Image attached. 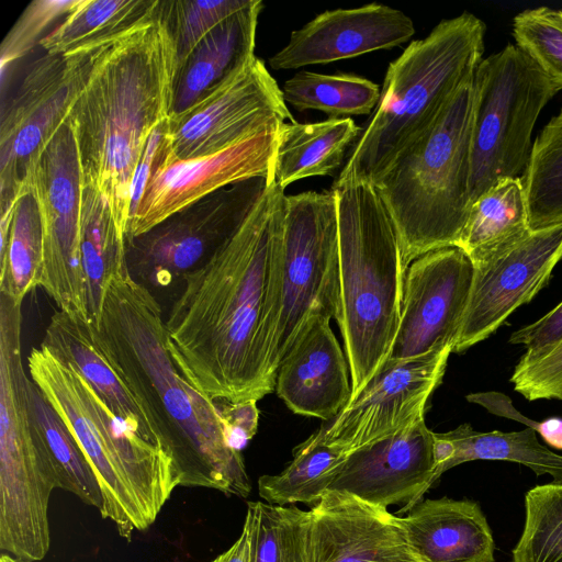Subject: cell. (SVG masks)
Instances as JSON below:
<instances>
[{
	"label": "cell",
	"instance_id": "obj_1",
	"mask_svg": "<svg viewBox=\"0 0 562 562\" xmlns=\"http://www.w3.org/2000/svg\"><path fill=\"white\" fill-rule=\"evenodd\" d=\"M284 196L272 178L234 233L183 276L165 321L179 371L215 403L258 402L274 389L269 350Z\"/></svg>",
	"mask_w": 562,
	"mask_h": 562
},
{
	"label": "cell",
	"instance_id": "obj_2",
	"mask_svg": "<svg viewBox=\"0 0 562 562\" xmlns=\"http://www.w3.org/2000/svg\"><path fill=\"white\" fill-rule=\"evenodd\" d=\"M158 5L126 31L71 52L78 59V92L69 120L82 186L102 194L124 234L137 164L173 104L178 55Z\"/></svg>",
	"mask_w": 562,
	"mask_h": 562
},
{
	"label": "cell",
	"instance_id": "obj_3",
	"mask_svg": "<svg viewBox=\"0 0 562 562\" xmlns=\"http://www.w3.org/2000/svg\"><path fill=\"white\" fill-rule=\"evenodd\" d=\"M132 392L171 453L180 486L246 498L251 482L218 405L179 371L168 351L161 306L130 267L110 281L98 328Z\"/></svg>",
	"mask_w": 562,
	"mask_h": 562
},
{
	"label": "cell",
	"instance_id": "obj_4",
	"mask_svg": "<svg viewBox=\"0 0 562 562\" xmlns=\"http://www.w3.org/2000/svg\"><path fill=\"white\" fill-rule=\"evenodd\" d=\"M27 370L87 457L101 488L102 518L128 541L148 529L180 486L173 458L130 430L72 364L42 344L31 349Z\"/></svg>",
	"mask_w": 562,
	"mask_h": 562
},
{
	"label": "cell",
	"instance_id": "obj_5",
	"mask_svg": "<svg viewBox=\"0 0 562 562\" xmlns=\"http://www.w3.org/2000/svg\"><path fill=\"white\" fill-rule=\"evenodd\" d=\"M485 24L474 14L440 21L390 63L378 106L331 188L375 187L396 159L439 119L473 78Z\"/></svg>",
	"mask_w": 562,
	"mask_h": 562
},
{
	"label": "cell",
	"instance_id": "obj_6",
	"mask_svg": "<svg viewBox=\"0 0 562 562\" xmlns=\"http://www.w3.org/2000/svg\"><path fill=\"white\" fill-rule=\"evenodd\" d=\"M331 190L337 196L339 231L335 319L349 366L351 400L389 357L398 328L406 269L393 222L375 187Z\"/></svg>",
	"mask_w": 562,
	"mask_h": 562
},
{
	"label": "cell",
	"instance_id": "obj_7",
	"mask_svg": "<svg viewBox=\"0 0 562 562\" xmlns=\"http://www.w3.org/2000/svg\"><path fill=\"white\" fill-rule=\"evenodd\" d=\"M472 109L473 78L375 186L405 269L426 252L458 245L471 207Z\"/></svg>",
	"mask_w": 562,
	"mask_h": 562
},
{
	"label": "cell",
	"instance_id": "obj_8",
	"mask_svg": "<svg viewBox=\"0 0 562 562\" xmlns=\"http://www.w3.org/2000/svg\"><path fill=\"white\" fill-rule=\"evenodd\" d=\"M21 327L0 330V550L23 562L50 547L48 505L59 480L32 417Z\"/></svg>",
	"mask_w": 562,
	"mask_h": 562
},
{
	"label": "cell",
	"instance_id": "obj_9",
	"mask_svg": "<svg viewBox=\"0 0 562 562\" xmlns=\"http://www.w3.org/2000/svg\"><path fill=\"white\" fill-rule=\"evenodd\" d=\"M560 89L516 44L482 59L473 77L470 200L524 173L531 134Z\"/></svg>",
	"mask_w": 562,
	"mask_h": 562
},
{
	"label": "cell",
	"instance_id": "obj_10",
	"mask_svg": "<svg viewBox=\"0 0 562 562\" xmlns=\"http://www.w3.org/2000/svg\"><path fill=\"white\" fill-rule=\"evenodd\" d=\"M339 291V231L336 193L307 191L284 196L277 316L269 368L278 367L315 312L335 318Z\"/></svg>",
	"mask_w": 562,
	"mask_h": 562
},
{
	"label": "cell",
	"instance_id": "obj_11",
	"mask_svg": "<svg viewBox=\"0 0 562 562\" xmlns=\"http://www.w3.org/2000/svg\"><path fill=\"white\" fill-rule=\"evenodd\" d=\"M30 188L42 225L40 286L59 311L90 323L80 251L82 171L69 116L41 155Z\"/></svg>",
	"mask_w": 562,
	"mask_h": 562
},
{
	"label": "cell",
	"instance_id": "obj_12",
	"mask_svg": "<svg viewBox=\"0 0 562 562\" xmlns=\"http://www.w3.org/2000/svg\"><path fill=\"white\" fill-rule=\"evenodd\" d=\"M273 170L225 187L127 244L144 281L167 288L202 263L238 227L267 191Z\"/></svg>",
	"mask_w": 562,
	"mask_h": 562
},
{
	"label": "cell",
	"instance_id": "obj_13",
	"mask_svg": "<svg viewBox=\"0 0 562 562\" xmlns=\"http://www.w3.org/2000/svg\"><path fill=\"white\" fill-rule=\"evenodd\" d=\"M78 92L75 53L35 60L1 115L0 211L30 188L41 155L66 122Z\"/></svg>",
	"mask_w": 562,
	"mask_h": 562
},
{
	"label": "cell",
	"instance_id": "obj_14",
	"mask_svg": "<svg viewBox=\"0 0 562 562\" xmlns=\"http://www.w3.org/2000/svg\"><path fill=\"white\" fill-rule=\"evenodd\" d=\"M294 122L281 88L262 59L254 57L237 75L177 119H169L165 159L188 160L223 150L259 133Z\"/></svg>",
	"mask_w": 562,
	"mask_h": 562
},
{
	"label": "cell",
	"instance_id": "obj_15",
	"mask_svg": "<svg viewBox=\"0 0 562 562\" xmlns=\"http://www.w3.org/2000/svg\"><path fill=\"white\" fill-rule=\"evenodd\" d=\"M450 348L386 360L362 391L319 430L347 453L425 419L427 401L440 384Z\"/></svg>",
	"mask_w": 562,
	"mask_h": 562
},
{
	"label": "cell",
	"instance_id": "obj_16",
	"mask_svg": "<svg viewBox=\"0 0 562 562\" xmlns=\"http://www.w3.org/2000/svg\"><path fill=\"white\" fill-rule=\"evenodd\" d=\"M562 259V224L531 231L486 261L473 265L467 308L452 352H463L495 333L543 289Z\"/></svg>",
	"mask_w": 562,
	"mask_h": 562
},
{
	"label": "cell",
	"instance_id": "obj_17",
	"mask_svg": "<svg viewBox=\"0 0 562 562\" xmlns=\"http://www.w3.org/2000/svg\"><path fill=\"white\" fill-rule=\"evenodd\" d=\"M472 277V261L457 246L431 250L412 261L406 269L397 333L386 360L412 359L446 348L452 351Z\"/></svg>",
	"mask_w": 562,
	"mask_h": 562
},
{
	"label": "cell",
	"instance_id": "obj_18",
	"mask_svg": "<svg viewBox=\"0 0 562 562\" xmlns=\"http://www.w3.org/2000/svg\"><path fill=\"white\" fill-rule=\"evenodd\" d=\"M278 130H269L217 153L159 162L128 221L126 243L212 193L273 170ZM166 157V156H165Z\"/></svg>",
	"mask_w": 562,
	"mask_h": 562
},
{
	"label": "cell",
	"instance_id": "obj_19",
	"mask_svg": "<svg viewBox=\"0 0 562 562\" xmlns=\"http://www.w3.org/2000/svg\"><path fill=\"white\" fill-rule=\"evenodd\" d=\"M435 471L434 432L422 419L350 451L329 491L382 508L401 504L404 514L434 485Z\"/></svg>",
	"mask_w": 562,
	"mask_h": 562
},
{
	"label": "cell",
	"instance_id": "obj_20",
	"mask_svg": "<svg viewBox=\"0 0 562 562\" xmlns=\"http://www.w3.org/2000/svg\"><path fill=\"white\" fill-rule=\"evenodd\" d=\"M307 513L306 562H423L387 508L328 491Z\"/></svg>",
	"mask_w": 562,
	"mask_h": 562
},
{
	"label": "cell",
	"instance_id": "obj_21",
	"mask_svg": "<svg viewBox=\"0 0 562 562\" xmlns=\"http://www.w3.org/2000/svg\"><path fill=\"white\" fill-rule=\"evenodd\" d=\"M414 34L408 15L382 3L327 10L293 31L288 44L268 63L276 70L329 64L397 47Z\"/></svg>",
	"mask_w": 562,
	"mask_h": 562
},
{
	"label": "cell",
	"instance_id": "obj_22",
	"mask_svg": "<svg viewBox=\"0 0 562 562\" xmlns=\"http://www.w3.org/2000/svg\"><path fill=\"white\" fill-rule=\"evenodd\" d=\"M333 317L313 313L282 358L276 375L278 396L295 414L331 420L348 404L349 366L330 327Z\"/></svg>",
	"mask_w": 562,
	"mask_h": 562
},
{
	"label": "cell",
	"instance_id": "obj_23",
	"mask_svg": "<svg viewBox=\"0 0 562 562\" xmlns=\"http://www.w3.org/2000/svg\"><path fill=\"white\" fill-rule=\"evenodd\" d=\"M41 344L72 364L130 430L171 456L155 422L132 392L93 324L58 310L50 316Z\"/></svg>",
	"mask_w": 562,
	"mask_h": 562
},
{
	"label": "cell",
	"instance_id": "obj_24",
	"mask_svg": "<svg viewBox=\"0 0 562 562\" xmlns=\"http://www.w3.org/2000/svg\"><path fill=\"white\" fill-rule=\"evenodd\" d=\"M398 521L423 562H495L492 530L476 502L422 499Z\"/></svg>",
	"mask_w": 562,
	"mask_h": 562
},
{
	"label": "cell",
	"instance_id": "obj_25",
	"mask_svg": "<svg viewBox=\"0 0 562 562\" xmlns=\"http://www.w3.org/2000/svg\"><path fill=\"white\" fill-rule=\"evenodd\" d=\"M261 9V0H251L246 8L216 25L194 47L178 69L169 119L188 112L255 57Z\"/></svg>",
	"mask_w": 562,
	"mask_h": 562
},
{
	"label": "cell",
	"instance_id": "obj_26",
	"mask_svg": "<svg viewBox=\"0 0 562 562\" xmlns=\"http://www.w3.org/2000/svg\"><path fill=\"white\" fill-rule=\"evenodd\" d=\"M361 128L351 117L283 123L278 130L273 178L283 190L294 181L331 175Z\"/></svg>",
	"mask_w": 562,
	"mask_h": 562
},
{
	"label": "cell",
	"instance_id": "obj_27",
	"mask_svg": "<svg viewBox=\"0 0 562 562\" xmlns=\"http://www.w3.org/2000/svg\"><path fill=\"white\" fill-rule=\"evenodd\" d=\"M80 251L89 321L99 328L108 285L128 260L125 234L92 186H82Z\"/></svg>",
	"mask_w": 562,
	"mask_h": 562
},
{
	"label": "cell",
	"instance_id": "obj_28",
	"mask_svg": "<svg viewBox=\"0 0 562 562\" xmlns=\"http://www.w3.org/2000/svg\"><path fill=\"white\" fill-rule=\"evenodd\" d=\"M531 232L521 178H506L471 205L457 247L473 265L486 261Z\"/></svg>",
	"mask_w": 562,
	"mask_h": 562
},
{
	"label": "cell",
	"instance_id": "obj_29",
	"mask_svg": "<svg viewBox=\"0 0 562 562\" xmlns=\"http://www.w3.org/2000/svg\"><path fill=\"white\" fill-rule=\"evenodd\" d=\"M0 293L23 302L41 285L43 236L38 206L31 188L1 211Z\"/></svg>",
	"mask_w": 562,
	"mask_h": 562
},
{
	"label": "cell",
	"instance_id": "obj_30",
	"mask_svg": "<svg viewBox=\"0 0 562 562\" xmlns=\"http://www.w3.org/2000/svg\"><path fill=\"white\" fill-rule=\"evenodd\" d=\"M347 454L318 429L295 448L293 459L280 473L258 479L259 496L273 505L301 503L312 507L329 491Z\"/></svg>",
	"mask_w": 562,
	"mask_h": 562
},
{
	"label": "cell",
	"instance_id": "obj_31",
	"mask_svg": "<svg viewBox=\"0 0 562 562\" xmlns=\"http://www.w3.org/2000/svg\"><path fill=\"white\" fill-rule=\"evenodd\" d=\"M442 436L452 449L443 472L469 461L499 460L519 463L537 475H550L553 483L562 484V456L540 443L531 427L509 432H480L463 424Z\"/></svg>",
	"mask_w": 562,
	"mask_h": 562
},
{
	"label": "cell",
	"instance_id": "obj_32",
	"mask_svg": "<svg viewBox=\"0 0 562 562\" xmlns=\"http://www.w3.org/2000/svg\"><path fill=\"white\" fill-rule=\"evenodd\" d=\"M159 0H80L38 42L48 55H66L110 38L148 18Z\"/></svg>",
	"mask_w": 562,
	"mask_h": 562
},
{
	"label": "cell",
	"instance_id": "obj_33",
	"mask_svg": "<svg viewBox=\"0 0 562 562\" xmlns=\"http://www.w3.org/2000/svg\"><path fill=\"white\" fill-rule=\"evenodd\" d=\"M29 392L33 422L56 470L59 488L101 512V488L77 439L32 379Z\"/></svg>",
	"mask_w": 562,
	"mask_h": 562
},
{
	"label": "cell",
	"instance_id": "obj_34",
	"mask_svg": "<svg viewBox=\"0 0 562 562\" xmlns=\"http://www.w3.org/2000/svg\"><path fill=\"white\" fill-rule=\"evenodd\" d=\"M285 103L297 111L318 110L329 119L370 114L381 98L375 82L356 75L299 71L281 89Z\"/></svg>",
	"mask_w": 562,
	"mask_h": 562
},
{
	"label": "cell",
	"instance_id": "obj_35",
	"mask_svg": "<svg viewBox=\"0 0 562 562\" xmlns=\"http://www.w3.org/2000/svg\"><path fill=\"white\" fill-rule=\"evenodd\" d=\"M521 180L531 231L562 224V110L537 137Z\"/></svg>",
	"mask_w": 562,
	"mask_h": 562
},
{
	"label": "cell",
	"instance_id": "obj_36",
	"mask_svg": "<svg viewBox=\"0 0 562 562\" xmlns=\"http://www.w3.org/2000/svg\"><path fill=\"white\" fill-rule=\"evenodd\" d=\"M307 510L255 501L247 503L252 562H306Z\"/></svg>",
	"mask_w": 562,
	"mask_h": 562
},
{
	"label": "cell",
	"instance_id": "obj_37",
	"mask_svg": "<svg viewBox=\"0 0 562 562\" xmlns=\"http://www.w3.org/2000/svg\"><path fill=\"white\" fill-rule=\"evenodd\" d=\"M512 562H562V484L537 485L525 495V522Z\"/></svg>",
	"mask_w": 562,
	"mask_h": 562
},
{
	"label": "cell",
	"instance_id": "obj_38",
	"mask_svg": "<svg viewBox=\"0 0 562 562\" xmlns=\"http://www.w3.org/2000/svg\"><path fill=\"white\" fill-rule=\"evenodd\" d=\"M251 0L159 1L158 11L175 40L178 69L201 40L221 22L246 8Z\"/></svg>",
	"mask_w": 562,
	"mask_h": 562
},
{
	"label": "cell",
	"instance_id": "obj_39",
	"mask_svg": "<svg viewBox=\"0 0 562 562\" xmlns=\"http://www.w3.org/2000/svg\"><path fill=\"white\" fill-rule=\"evenodd\" d=\"M513 35L516 45L562 89V9L521 11L514 18Z\"/></svg>",
	"mask_w": 562,
	"mask_h": 562
},
{
	"label": "cell",
	"instance_id": "obj_40",
	"mask_svg": "<svg viewBox=\"0 0 562 562\" xmlns=\"http://www.w3.org/2000/svg\"><path fill=\"white\" fill-rule=\"evenodd\" d=\"M80 0H34L23 10L4 36L0 47L1 70L26 55L38 42L40 35L61 15L70 13Z\"/></svg>",
	"mask_w": 562,
	"mask_h": 562
},
{
	"label": "cell",
	"instance_id": "obj_41",
	"mask_svg": "<svg viewBox=\"0 0 562 562\" xmlns=\"http://www.w3.org/2000/svg\"><path fill=\"white\" fill-rule=\"evenodd\" d=\"M528 401L562 400V340L530 359H519L510 376Z\"/></svg>",
	"mask_w": 562,
	"mask_h": 562
},
{
	"label": "cell",
	"instance_id": "obj_42",
	"mask_svg": "<svg viewBox=\"0 0 562 562\" xmlns=\"http://www.w3.org/2000/svg\"><path fill=\"white\" fill-rule=\"evenodd\" d=\"M562 340V302L538 321L514 331L509 337L513 345L526 349L521 359H530Z\"/></svg>",
	"mask_w": 562,
	"mask_h": 562
},
{
	"label": "cell",
	"instance_id": "obj_43",
	"mask_svg": "<svg viewBox=\"0 0 562 562\" xmlns=\"http://www.w3.org/2000/svg\"><path fill=\"white\" fill-rule=\"evenodd\" d=\"M169 147V117L162 121L150 134L137 164L132 187L130 218L144 194L147 182L156 166L164 160ZM128 218V221H130Z\"/></svg>",
	"mask_w": 562,
	"mask_h": 562
},
{
	"label": "cell",
	"instance_id": "obj_44",
	"mask_svg": "<svg viewBox=\"0 0 562 562\" xmlns=\"http://www.w3.org/2000/svg\"><path fill=\"white\" fill-rule=\"evenodd\" d=\"M227 426L232 446L241 451L258 429L259 412L256 401L216 403Z\"/></svg>",
	"mask_w": 562,
	"mask_h": 562
},
{
	"label": "cell",
	"instance_id": "obj_45",
	"mask_svg": "<svg viewBox=\"0 0 562 562\" xmlns=\"http://www.w3.org/2000/svg\"><path fill=\"white\" fill-rule=\"evenodd\" d=\"M210 562H252L250 530L245 520L235 542Z\"/></svg>",
	"mask_w": 562,
	"mask_h": 562
},
{
	"label": "cell",
	"instance_id": "obj_46",
	"mask_svg": "<svg viewBox=\"0 0 562 562\" xmlns=\"http://www.w3.org/2000/svg\"><path fill=\"white\" fill-rule=\"evenodd\" d=\"M0 562H23L19 559L13 558L12 555L1 553L0 555Z\"/></svg>",
	"mask_w": 562,
	"mask_h": 562
}]
</instances>
